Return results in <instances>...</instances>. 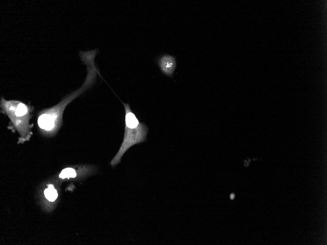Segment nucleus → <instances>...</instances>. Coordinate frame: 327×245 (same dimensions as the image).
<instances>
[{
	"instance_id": "1",
	"label": "nucleus",
	"mask_w": 327,
	"mask_h": 245,
	"mask_svg": "<svg viewBox=\"0 0 327 245\" xmlns=\"http://www.w3.org/2000/svg\"><path fill=\"white\" fill-rule=\"evenodd\" d=\"M98 52L95 50L80 53L81 60L87 66L88 75L85 83L80 88L64 97L56 105L39 112L37 124L41 130L49 133L57 131L61 126L63 114L67 106L94 84L99 73L95 65V58Z\"/></svg>"
},
{
	"instance_id": "2",
	"label": "nucleus",
	"mask_w": 327,
	"mask_h": 245,
	"mask_svg": "<svg viewBox=\"0 0 327 245\" xmlns=\"http://www.w3.org/2000/svg\"><path fill=\"white\" fill-rule=\"evenodd\" d=\"M125 110V128L123 143L121 147L111 161V165L118 164L125 153L131 146L145 141L148 128L141 123L130 109L129 104L123 103Z\"/></svg>"
},
{
	"instance_id": "3",
	"label": "nucleus",
	"mask_w": 327,
	"mask_h": 245,
	"mask_svg": "<svg viewBox=\"0 0 327 245\" xmlns=\"http://www.w3.org/2000/svg\"><path fill=\"white\" fill-rule=\"evenodd\" d=\"M1 112L6 114L14 127L22 137L30 135L32 126L30 120L34 107L17 100H6L3 97L0 101Z\"/></svg>"
},
{
	"instance_id": "4",
	"label": "nucleus",
	"mask_w": 327,
	"mask_h": 245,
	"mask_svg": "<svg viewBox=\"0 0 327 245\" xmlns=\"http://www.w3.org/2000/svg\"><path fill=\"white\" fill-rule=\"evenodd\" d=\"M158 64L162 71L169 76H172L177 67L176 58L171 55H164L161 57Z\"/></svg>"
},
{
	"instance_id": "5",
	"label": "nucleus",
	"mask_w": 327,
	"mask_h": 245,
	"mask_svg": "<svg viewBox=\"0 0 327 245\" xmlns=\"http://www.w3.org/2000/svg\"><path fill=\"white\" fill-rule=\"evenodd\" d=\"M44 194L47 199L51 202L54 201L58 196L57 191L52 185H49L48 188L45 190Z\"/></svg>"
},
{
	"instance_id": "6",
	"label": "nucleus",
	"mask_w": 327,
	"mask_h": 245,
	"mask_svg": "<svg viewBox=\"0 0 327 245\" xmlns=\"http://www.w3.org/2000/svg\"><path fill=\"white\" fill-rule=\"evenodd\" d=\"M76 171L73 168H67L63 170L59 175V178L61 179L74 178L77 176Z\"/></svg>"
},
{
	"instance_id": "7",
	"label": "nucleus",
	"mask_w": 327,
	"mask_h": 245,
	"mask_svg": "<svg viewBox=\"0 0 327 245\" xmlns=\"http://www.w3.org/2000/svg\"><path fill=\"white\" fill-rule=\"evenodd\" d=\"M230 197H231V198L232 199H233L235 198V195L234 194H232V195H231Z\"/></svg>"
}]
</instances>
